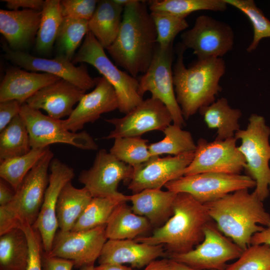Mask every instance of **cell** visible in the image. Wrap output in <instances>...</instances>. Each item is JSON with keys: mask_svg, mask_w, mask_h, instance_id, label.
I'll return each mask as SVG.
<instances>
[{"mask_svg": "<svg viewBox=\"0 0 270 270\" xmlns=\"http://www.w3.org/2000/svg\"><path fill=\"white\" fill-rule=\"evenodd\" d=\"M74 262L67 259L52 256L43 252L42 267L43 270H72Z\"/></svg>", "mask_w": 270, "mask_h": 270, "instance_id": "f6af8a7d", "label": "cell"}, {"mask_svg": "<svg viewBox=\"0 0 270 270\" xmlns=\"http://www.w3.org/2000/svg\"><path fill=\"white\" fill-rule=\"evenodd\" d=\"M225 270H270V246L250 244L238 260L228 265Z\"/></svg>", "mask_w": 270, "mask_h": 270, "instance_id": "60d3db41", "label": "cell"}, {"mask_svg": "<svg viewBox=\"0 0 270 270\" xmlns=\"http://www.w3.org/2000/svg\"><path fill=\"white\" fill-rule=\"evenodd\" d=\"M54 156L49 148L26 176L12 200L0 206V236L24 224H34L48 184V170Z\"/></svg>", "mask_w": 270, "mask_h": 270, "instance_id": "5b68a950", "label": "cell"}, {"mask_svg": "<svg viewBox=\"0 0 270 270\" xmlns=\"http://www.w3.org/2000/svg\"><path fill=\"white\" fill-rule=\"evenodd\" d=\"M236 140L234 137L210 142L198 139L193 159L184 176L210 172L240 174L246 160L238 150Z\"/></svg>", "mask_w": 270, "mask_h": 270, "instance_id": "5bb4252c", "label": "cell"}, {"mask_svg": "<svg viewBox=\"0 0 270 270\" xmlns=\"http://www.w3.org/2000/svg\"><path fill=\"white\" fill-rule=\"evenodd\" d=\"M36 34V48L42 54L49 53L57 38L64 19L60 0H44Z\"/></svg>", "mask_w": 270, "mask_h": 270, "instance_id": "4dcf8cb0", "label": "cell"}, {"mask_svg": "<svg viewBox=\"0 0 270 270\" xmlns=\"http://www.w3.org/2000/svg\"><path fill=\"white\" fill-rule=\"evenodd\" d=\"M186 48L180 43L177 58L172 68L173 80L176 100L184 120L199 110L214 102L222 90L220 81L226 71L222 58L197 60L186 68L184 64Z\"/></svg>", "mask_w": 270, "mask_h": 270, "instance_id": "3957f363", "label": "cell"}, {"mask_svg": "<svg viewBox=\"0 0 270 270\" xmlns=\"http://www.w3.org/2000/svg\"><path fill=\"white\" fill-rule=\"evenodd\" d=\"M86 92L62 78L38 90L26 104L31 108L46 112L50 117L62 120L72 112Z\"/></svg>", "mask_w": 270, "mask_h": 270, "instance_id": "44dd1931", "label": "cell"}, {"mask_svg": "<svg viewBox=\"0 0 270 270\" xmlns=\"http://www.w3.org/2000/svg\"><path fill=\"white\" fill-rule=\"evenodd\" d=\"M94 89L85 94L77 106L66 120H62L64 126L68 130L76 132L85 124L94 122L101 114L118 109V103L112 86L104 77L94 78Z\"/></svg>", "mask_w": 270, "mask_h": 270, "instance_id": "ffe728a7", "label": "cell"}, {"mask_svg": "<svg viewBox=\"0 0 270 270\" xmlns=\"http://www.w3.org/2000/svg\"><path fill=\"white\" fill-rule=\"evenodd\" d=\"M80 270H96L94 264L83 266L80 268Z\"/></svg>", "mask_w": 270, "mask_h": 270, "instance_id": "f5cc1de1", "label": "cell"}, {"mask_svg": "<svg viewBox=\"0 0 270 270\" xmlns=\"http://www.w3.org/2000/svg\"><path fill=\"white\" fill-rule=\"evenodd\" d=\"M150 12H160L186 18L199 10L224 12L228 4L224 0H153L148 2Z\"/></svg>", "mask_w": 270, "mask_h": 270, "instance_id": "836d02e7", "label": "cell"}, {"mask_svg": "<svg viewBox=\"0 0 270 270\" xmlns=\"http://www.w3.org/2000/svg\"><path fill=\"white\" fill-rule=\"evenodd\" d=\"M15 194L14 189L4 180H0V206L8 204Z\"/></svg>", "mask_w": 270, "mask_h": 270, "instance_id": "7dc6e473", "label": "cell"}, {"mask_svg": "<svg viewBox=\"0 0 270 270\" xmlns=\"http://www.w3.org/2000/svg\"><path fill=\"white\" fill-rule=\"evenodd\" d=\"M106 228L104 225L87 230H60L48 254L72 260L77 268L94 264L108 240Z\"/></svg>", "mask_w": 270, "mask_h": 270, "instance_id": "9a60e30c", "label": "cell"}, {"mask_svg": "<svg viewBox=\"0 0 270 270\" xmlns=\"http://www.w3.org/2000/svg\"><path fill=\"white\" fill-rule=\"evenodd\" d=\"M20 115L28 128L32 148H46L54 144H64L84 150H97L98 146L86 131L74 132L63 125L62 120L53 118L26 103Z\"/></svg>", "mask_w": 270, "mask_h": 270, "instance_id": "9c48e42d", "label": "cell"}, {"mask_svg": "<svg viewBox=\"0 0 270 270\" xmlns=\"http://www.w3.org/2000/svg\"><path fill=\"white\" fill-rule=\"evenodd\" d=\"M29 254L26 235L20 228L0 236V270H26Z\"/></svg>", "mask_w": 270, "mask_h": 270, "instance_id": "f546056e", "label": "cell"}, {"mask_svg": "<svg viewBox=\"0 0 270 270\" xmlns=\"http://www.w3.org/2000/svg\"><path fill=\"white\" fill-rule=\"evenodd\" d=\"M173 44L166 48L157 45L152 61L138 80V92L143 96L146 92L152 98L163 103L169 110L174 124L182 128L184 118L176 100L173 80L172 64Z\"/></svg>", "mask_w": 270, "mask_h": 270, "instance_id": "8fae6325", "label": "cell"}, {"mask_svg": "<svg viewBox=\"0 0 270 270\" xmlns=\"http://www.w3.org/2000/svg\"><path fill=\"white\" fill-rule=\"evenodd\" d=\"M266 244L270 246V226L255 234L252 238L250 244Z\"/></svg>", "mask_w": 270, "mask_h": 270, "instance_id": "c3c4849f", "label": "cell"}, {"mask_svg": "<svg viewBox=\"0 0 270 270\" xmlns=\"http://www.w3.org/2000/svg\"><path fill=\"white\" fill-rule=\"evenodd\" d=\"M4 56L10 62L26 70L42 72L65 80L86 92L95 86L94 78L84 65L75 66L70 60L57 56L50 59L33 56L24 51H15L4 46Z\"/></svg>", "mask_w": 270, "mask_h": 270, "instance_id": "ac0fdd59", "label": "cell"}, {"mask_svg": "<svg viewBox=\"0 0 270 270\" xmlns=\"http://www.w3.org/2000/svg\"><path fill=\"white\" fill-rule=\"evenodd\" d=\"M124 202L113 198H92L71 230H87L106 225L116 208Z\"/></svg>", "mask_w": 270, "mask_h": 270, "instance_id": "e575fe53", "label": "cell"}, {"mask_svg": "<svg viewBox=\"0 0 270 270\" xmlns=\"http://www.w3.org/2000/svg\"><path fill=\"white\" fill-rule=\"evenodd\" d=\"M212 220L204 204L188 194L179 192L174 201L173 215L169 220L151 236L134 240L151 245H164L167 254H184L203 240L204 228Z\"/></svg>", "mask_w": 270, "mask_h": 270, "instance_id": "277c9868", "label": "cell"}, {"mask_svg": "<svg viewBox=\"0 0 270 270\" xmlns=\"http://www.w3.org/2000/svg\"><path fill=\"white\" fill-rule=\"evenodd\" d=\"M242 12L250 20L254 28L253 39L246 48L252 52L258 47L262 39L270 38V21L252 0H224Z\"/></svg>", "mask_w": 270, "mask_h": 270, "instance_id": "f35d334b", "label": "cell"}, {"mask_svg": "<svg viewBox=\"0 0 270 270\" xmlns=\"http://www.w3.org/2000/svg\"><path fill=\"white\" fill-rule=\"evenodd\" d=\"M182 44L190 48L198 60L222 58L233 47L234 34L227 24L201 15L193 26L181 35Z\"/></svg>", "mask_w": 270, "mask_h": 270, "instance_id": "4fadbf2b", "label": "cell"}, {"mask_svg": "<svg viewBox=\"0 0 270 270\" xmlns=\"http://www.w3.org/2000/svg\"><path fill=\"white\" fill-rule=\"evenodd\" d=\"M170 260L171 266L172 270H198L192 268L184 264Z\"/></svg>", "mask_w": 270, "mask_h": 270, "instance_id": "816d5d0a", "label": "cell"}, {"mask_svg": "<svg viewBox=\"0 0 270 270\" xmlns=\"http://www.w3.org/2000/svg\"><path fill=\"white\" fill-rule=\"evenodd\" d=\"M148 142L147 140L140 136L116 138L110 152L118 160L135 168L152 157Z\"/></svg>", "mask_w": 270, "mask_h": 270, "instance_id": "74e56055", "label": "cell"}, {"mask_svg": "<svg viewBox=\"0 0 270 270\" xmlns=\"http://www.w3.org/2000/svg\"><path fill=\"white\" fill-rule=\"evenodd\" d=\"M194 152L176 156H152L148 162L134 168L128 188L133 194L146 189H161L168 182L184 175Z\"/></svg>", "mask_w": 270, "mask_h": 270, "instance_id": "d6986e66", "label": "cell"}, {"mask_svg": "<svg viewBox=\"0 0 270 270\" xmlns=\"http://www.w3.org/2000/svg\"><path fill=\"white\" fill-rule=\"evenodd\" d=\"M256 186V182L248 175L210 172L183 176L168 182L164 187L176 194H188L204 204Z\"/></svg>", "mask_w": 270, "mask_h": 270, "instance_id": "30bf717a", "label": "cell"}, {"mask_svg": "<svg viewBox=\"0 0 270 270\" xmlns=\"http://www.w3.org/2000/svg\"><path fill=\"white\" fill-rule=\"evenodd\" d=\"M32 149L28 132L20 114L0 133V162L24 155Z\"/></svg>", "mask_w": 270, "mask_h": 270, "instance_id": "1f68e13d", "label": "cell"}, {"mask_svg": "<svg viewBox=\"0 0 270 270\" xmlns=\"http://www.w3.org/2000/svg\"><path fill=\"white\" fill-rule=\"evenodd\" d=\"M92 196L84 187H74L72 181L62 188L58 200L56 217L60 230H71L92 200Z\"/></svg>", "mask_w": 270, "mask_h": 270, "instance_id": "4316f807", "label": "cell"}, {"mask_svg": "<svg viewBox=\"0 0 270 270\" xmlns=\"http://www.w3.org/2000/svg\"><path fill=\"white\" fill-rule=\"evenodd\" d=\"M143 270H172L170 260L168 258L156 260L148 264Z\"/></svg>", "mask_w": 270, "mask_h": 270, "instance_id": "681fc988", "label": "cell"}, {"mask_svg": "<svg viewBox=\"0 0 270 270\" xmlns=\"http://www.w3.org/2000/svg\"><path fill=\"white\" fill-rule=\"evenodd\" d=\"M41 11L32 10H0V32L10 48L22 51L36 35Z\"/></svg>", "mask_w": 270, "mask_h": 270, "instance_id": "603a6c76", "label": "cell"}, {"mask_svg": "<svg viewBox=\"0 0 270 270\" xmlns=\"http://www.w3.org/2000/svg\"><path fill=\"white\" fill-rule=\"evenodd\" d=\"M176 194L168 190L146 189L128 196V199L134 214L146 218L151 226L160 227L173 215Z\"/></svg>", "mask_w": 270, "mask_h": 270, "instance_id": "d4e9b609", "label": "cell"}, {"mask_svg": "<svg viewBox=\"0 0 270 270\" xmlns=\"http://www.w3.org/2000/svg\"><path fill=\"white\" fill-rule=\"evenodd\" d=\"M134 168L118 160L104 149L98 150L92 166L82 170L78 176L92 198H113L128 201V196L119 192L118 188L123 180H130Z\"/></svg>", "mask_w": 270, "mask_h": 270, "instance_id": "7c38bea8", "label": "cell"}, {"mask_svg": "<svg viewBox=\"0 0 270 270\" xmlns=\"http://www.w3.org/2000/svg\"><path fill=\"white\" fill-rule=\"evenodd\" d=\"M114 129L104 139L139 137L153 130L164 131L172 122V116L160 101L152 97L140 104L122 118L106 119Z\"/></svg>", "mask_w": 270, "mask_h": 270, "instance_id": "2e32d148", "label": "cell"}, {"mask_svg": "<svg viewBox=\"0 0 270 270\" xmlns=\"http://www.w3.org/2000/svg\"><path fill=\"white\" fill-rule=\"evenodd\" d=\"M49 182L38 219L32 226L40 234L44 251L48 254L58 228L56 206L63 187L74 176V169L56 158L50 165Z\"/></svg>", "mask_w": 270, "mask_h": 270, "instance_id": "e0dca14e", "label": "cell"}, {"mask_svg": "<svg viewBox=\"0 0 270 270\" xmlns=\"http://www.w3.org/2000/svg\"><path fill=\"white\" fill-rule=\"evenodd\" d=\"M166 254L162 245H151L134 240H108L98 258L99 264H130L141 268Z\"/></svg>", "mask_w": 270, "mask_h": 270, "instance_id": "7402d4cb", "label": "cell"}, {"mask_svg": "<svg viewBox=\"0 0 270 270\" xmlns=\"http://www.w3.org/2000/svg\"><path fill=\"white\" fill-rule=\"evenodd\" d=\"M22 105L16 100L0 102V132L20 114Z\"/></svg>", "mask_w": 270, "mask_h": 270, "instance_id": "ee69618b", "label": "cell"}, {"mask_svg": "<svg viewBox=\"0 0 270 270\" xmlns=\"http://www.w3.org/2000/svg\"><path fill=\"white\" fill-rule=\"evenodd\" d=\"M270 128L266 124L264 118L252 114L246 128L240 129L234 136L241 140L238 148L246 160L244 170L256 182L254 192L262 202L270 192Z\"/></svg>", "mask_w": 270, "mask_h": 270, "instance_id": "8992f818", "label": "cell"}, {"mask_svg": "<svg viewBox=\"0 0 270 270\" xmlns=\"http://www.w3.org/2000/svg\"><path fill=\"white\" fill-rule=\"evenodd\" d=\"M254 191L242 189L204 204L218 230L244 250L252 236L270 226V214Z\"/></svg>", "mask_w": 270, "mask_h": 270, "instance_id": "7a4b0ae2", "label": "cell"}, {"mask_svg": "<svg viewBox=\"0 0 270 270\" xmlns=\"http://www.w3.org/2000/svg\"><path fill=\"white\" fill-rule=\"evenodd\" d=\"M157 34L158 45L166 48L173 44L176 36L188 27L185 17L160 12H150Z\"/></svg>", "mask_w": 270, "mask_h": 270, "instance_id": "ab89813d", "label": "cell"}, {"mask_svg": "<svg viewBox=\"0 0 270 270\" xmlns=\"http://www.w3.org/2000/svg\"><path fill=\"white\" fill-rule=\"evenodd\" d=\"M164 137L160 140L148 145L152 156L164 154L178 156L194 152L196 148L191 134L175 124H170L163 131Z\"/></svg>", "mask_w": 270, "mask_h": 270, "instance_id": "d6a6232c", "label": "cell"}, {"mask_svg": "<svg viewBox=\"0 0 270 270\" xmlns=\"http://www.w3.org/2000/svg\"><path fill=\"white\" fill-rule=\"evenodd\" d=\"M98 0H60L62 11L64 17L88 21L92 16Z\"/></svg>", "mask_w": 270, "mask_h": 270, "instance_id": "7bdbcfd3", "label": "cell"}, {"mask_svg": "<svg viewBox=\"0 0 270 270\" xmlns=\"http://www.w3.org/2000/svg\"><path fill=\"white\" fill-rule=\"evenodd\" d=\"M198 111L208 128L217 129L216 140L234 138L240 129L238 120L242 112L239 109L232 108L226 98L218 99Z\"/></svg>", "mask_w": 270, "mask_h": 270, "instance_id": "83f0119b", "label": "cell"}, {"mask_svg": "<svg viewBox=\"0 0 270 270\" xmlns=\"http://www.w3.org/2000/svg\"><path fill=\"white\" fill-rule=\"evenodd\" d=\"M6 2V6L10 10H32L42 11L44 0H2Z\"/></svg>", "mask_w": 270, "mask_h": 270, "instance_id": "bcb514c9", "label": "cell"}, {"mask_svg": "<svg viewBox=\"0 0 270 270\" xmlns=\"http://www.w3.org/2000/svg\"><path fill=\"white\" fill-rule=\"evenodd\" d=\"M72 63H87L94 68L114 88L118 100L119 111L125 114L143 100L138 92V80L120 70L106 54L104 48L88 32Z\"/></svg>", "mask_w": 270, "mask_h": 270, "instance_id": "52a82bcc", "label": "cell"}, {"mask_svg": "<svg viewBox=\"0 0 270 270\" xmlns=\"http://www.w3.org/2000/svg\"><path fill=\"white\" fill-rule=\"evenodd\" d=\"M126 202L120 204L110 216L106 228L108 240H134L150 227L148 220L134 214Z\"/></svg>", "mask_w": 270, "mask_h": 270, "instance_id": "f1b7e54d", "label": "cell"}, {"mask_svg": "<svg viewBox=\"0 0 270 270\" xmlns=\"http://www.w3.org/2000/svg\"><path fill=\"white\" fill-rule=\"evenodd\" d=\"M203 240L186 253L168 254L172 260L198 270H225L227 262L238 258L244 250L225 236L211 221L204 228Z\"/></svg>", "mask_w": 270, "mask_h": 270, "instance_id": "ba28073f", "label": "cell"}, {"mask_svg": "<svg viewBox=\"0 0 270 270\" xmlns=\"http://www.w3.org/2000/svg\"><path fill=\"white\" fill-rule=\"evenodd\" d=\"M96 270H136L132 267L118 264H99L95 266Z\"/></svg>", "mask_w": 270, "mask_h": 270, "instance_id": "f907efd6", "label": "cell"}, {"mask_svg": "<svg viewBox=\"0 0 270 270\" xmlns=\"http://www.w3.org/2000/svg\"><path fill=\"white\" fill-rule=\"evenodd\" d=\"M88 32V20L64 17L56 40L58 56L71 61Z\"/></svg>", "mask_w": 270, "mask_h": 270, "instance_id": "8d00e7d4", "label": "cell"}, {"mask_svg": "<svg viewBox=\"0 0 270 270\" xmlns=\"http://www.w3.org/2000/svg\"><path fill=\"white\" fill-rule=\"evenodd\" d=\"M147 4L131 0L124 6L118 34L106 49L116 64L135 78L146 71L158 45L156 27Z\"/></svg>", "mask_w": 270, "mask_h": 270, "instance_id": "6da1fadb", "label": "cell"}, {"mask_svg": "<svg viewBox=\"0 0 270 270\" xmlns=\"http://www.w3.org/2000/svg\"><path fill=\"white\" fill-rule=\"evenodd\" d=\"M27 238L29 254L26 270H43L42 256L43 246L40 234L32 226L24 224L20 227Z\"/></svg>", "mask_w": 270, "mask_h": 270, "instance_id": "b9f144b4", "label": "cell"}, {"mask_svg": "<svg viewBox=\"0 0 270 270\" xmlns=\"http://www.w3.org/2000/svg\"><path fill=\"white\" fill-rule=\"evenodd\" d=\"M60 78L46 73L8 69L0 84V102L16 100L22 104L38 90Z\"/></svg>", "mask_w": 270, "mask_h": 270, "instance_id": "cb8c5ba5", "label": "cell"}, {"mask_svg": "<svg viewBox=\"0 0 270 270\" xmlns=\"http://www.w3.org/2000/svg\"><path fill=\"white\" fill-rule=\"evenodd\" d=\"M124 8L114 0H98L92 16L88 21L89 32L104 49L113 43L118 34Z\"/></svg>", "mask_w": 270, "mask_h": 270, "instance_id": "484cf974", "label": "cell"}, {"mask_svg": "<svg viewBox=\"0 0 270 270\" xmlns=\"http://www.w3.org/2000/svg\"><path fill=\"white\" fill-rule=\"evenodd\" d=\"M48 148H32L24 155L0 162V178L10 184L16 191L27 174Z\"/></svg>", "mask_w": 270, "mask_h": 270, "instance_id": "d590c367", "label": "cell"}]
</instances>
